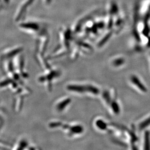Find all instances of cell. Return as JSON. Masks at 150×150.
I'll list each match as a JSON object with an SVG mask.
<instances>
[{
	"label": "cell",
	"instance_id": "obj_1",
	"mask_svg": "<svg viewBox=\"0 0 150 150\" xmlns=\"http://www.w3.org/2000/svg\"><path fill=\"white\" fill-rule=\"evenodd\" d=\"M22 51L21 47H12L4 50L0 57V91L11 95L16 112L21 109L24 100L29 93L26 84L28 75L24 69Z\"/></svg>",
	"mask_w": 150,
	"mask_h": 150
},
{
	"label": "cell",
	"instance_id": "obj_2",
	"mask_svg": "<svg viewBox=\"0 0 150 150\" xmlns=\"http://www.w3.org/2000/svg\"><path fill=\"white\" fill-rule=\"evenodd\" d=\"M132 82L139 88L140 91H143V92H146L147 91V89L146 87L143 85V83L140 82L139 78L136 77V76H132L131 78Z\"/></svg>",
	"mask_w": 150,
	"mask_h": 150
},
{
	"label": "cell",
	"instance_id": "obj_3",
	"mask_svg": "<svg viewBox=\"0 0 150 150\" xmlns=\"http://www.w3.org/2000/svg\"><path fill=\"white\" fill-rule=\"evenodd\" d=\"M144 149L149 150L150 149V133L146 131L144 135Z\"/></svg>",
	"mask_w": 150,
	"mask_h": 150
},
{
	"label": "cell",
	"instance_id": "obj_4",
	"mask_svg": "<svg viewBox=\"0 0 150 150\" xmlns=\"http://www.w3.org/2000/svg\"><path fill=\"white\" fill-rule=\"evenodd\" d=\"M70 101V99H65V100L61 102L60 103H59L58 105H57V110L58 111H61L63 109L65 108V106H66L67 105H68V103H69Z\"/></svg>",
	"mask_w": 150,
	"mask_h": 150
},
{
	"label": "cell",
	"instance_id": "obj_5",
	"mask_svg": "<svg viewBox=\"0 0 150 150\" xmlns=\"http://www.w3.org/2000/svg\"><path fill=\"white\" fill-rule=\"evenodd\" d=\"M96 125L98 126L97 127L99 128V129L101 130H105L107 129V125L103 120H97L96 122Z\"/></svg>",
	"mask_w": 150,
	"mask_h": 150
},
{
	"label": "cell",
	"instance_id": "obj_6",
	"mask_svg": "<svg viewBox=\"0 0 150 150\" xmlns=\"http://www.w3.org/2000/svg\"><path fill=\"white\" fill-rule=\"evenodd\" d=\"M150 125V117L144 120V122H142L140 125H139V128L140 129H144L145 128L147 127L148 125Z\"/></svg>",
	"mask_w": 150,
	"mask_h": 150
},
{
	"label": "cell",
	"instance_id": "obj_7",
	"mask_svg": "<svg viewBox=\"0 0 150 150\" xmlns=\"http://www.w3.org/2000/svg\"><path fill=\"white\" fill-rule=\"evenodd\" d=\"M124 63V59H123L122 58H119V59L115 60V61H114L113 64L115 66H119L122 65Z\"/></svg>",
	"mask_w": 150,
	"mask_h": 150
},
{
	"label": "cell",
	"instance_id": "obj_8",
	"mask_svg": "<svg viewBox=\"0 0 150 150\" xmlns=\"http://www.w3.org/2000/svg\"><path fill=\"white\" fill-rule=\"evenodd\" d=\"M4 119H3V116H2V114L1 113V109L0 108V130L1 129L3 125H4Z\"/></svg>",
	"mask_w": 150,
	"mask_h": 150
},
{
	"label": "cell",
	"instance_id": "obj_9",
	"mask_svg": "<svg viewBox=\"0 0 150 150\" xmlns=\"http://www.w3.org/2000/svg\"><path fill=\"white\" fill-rule=\"evenodd\" d=\"M3 146V145H2L1 144V142H0V149H4V147H3V146Z\"/></svg>",
	"mask_w": 150,
	"mask_h": 150
}]
</instances>
